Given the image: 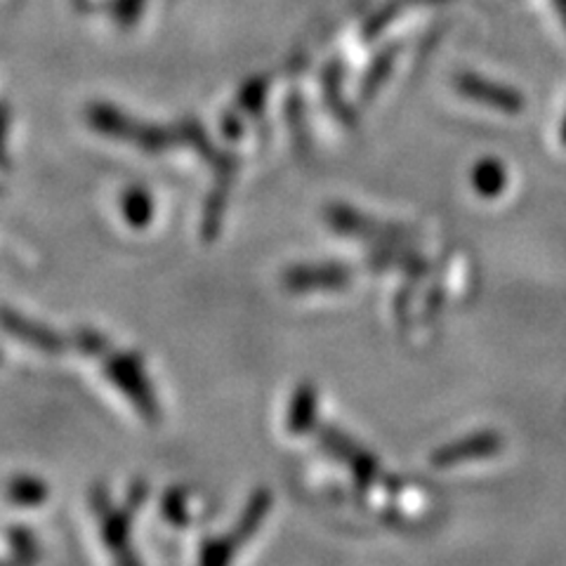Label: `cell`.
<instances>
[{
	"label": "cell",
	"instance_id": "obj_2",
	"mask_svg": "<svg viewBox=\"0 0 566 566\" xmlns=\"http://www.w3.org/2000/svg\"><path fill=\"white\" fill-rule=\"evenodd\" d=\"M326 444H328L333 451H338V455H343V458L347 460V463L352 465L354 474H357V480H359L361 484H368L370 480H374V474H376V460L370 458V455H366L361 449L354 447L349 439H345V437L338 434V432H326Z\"/></svg>",
	"mask_w": 566,
	"mask_h": 566
},
{
	"label": "cell",
	"instance_id": "obj_7",
	"mask_svg": "<svg viewBox=\"0 0 566 566\" xmlns=\"http://www.w3.org/2000/svg\"><path fill=\"white\" fill-rule=\"evenodd\" d=\"M139 8H142V0H123V3H120V14L123 17H135Z\"/></svg>",
	"mask_w": 566,
	"mask_h": 566
},
{
	"label": "cell",
	"instance_id": "obj_8",
	"mask_svg": "<svg viewBox=\"0 0 566 566\" xmlns=\"http://www.w3.org/2000/svg\"><path fill=\"white\" fill-rule=\"evenodd\" d=\"M562 137H564V142H566V123H564V133H562Z\"/></svg>",
	"mask_w": 566,
	"mask_h": 566
},
{
	"label": "cell",
	"instance_id": "obj_6",
	"mask_svg": "<svg viewBox=\"0 0 566 566\" xmlns=\"http://www.w3.org/2000/svg\"><path fill=\"white\" fill-rule=\"evenodd\" d=\"M314 389L312 387H303L297 392L295 401H293V411H291V430L300 432V430H307L312 416H314Z\"/></svg>",
	"mask_w": 566,
	"mask_h": 566
},
{
	"label": "cell",
	"instance_id": "obj_3",
	"mask_svg": "<svg viewBox=\"0 0 566 566\" xmlns=\"http://www.w3.org/2000/svg\"><path fill=\"white\" fill-rule=\"evenodd\" d=\"M460 87H463V91L470 97L480 99L484 104L499 106V109H503V112H520L522 109V99L515 93L505 91V87H495V85L482 83V81H476V78L460 81Z\"/></svg>",
	"mask_w": 566,
	"mask_h": 566
},
{
	"label": "cell",
	"instance_id": "obj_4",
	"mask_svg": "<svg viewBox=\"0 0 566 566\" xmlns=\"http://www.w3.org/2000/svg\"><path fill=\"white\" fill-rule=\"evenodd\" d=\"M472 180H474V187H476V191L482 193V197H499V193L505 189L507 175H505V168L499 161L486 158V161L476 164V168L472 172Z\"/></svg>",
	"mask_w": 566,
	"mask_h": 566
},
{
	"label": "cell",
	"instance_id": "obj_5",
	"mask_svg": "<svg viewBox=\"0 0 566 566\" xmlns=\"http://www.w3.org/2000/svg\"><path fill=\"white\" fill-rule=\"evenodd\" d=\"M349 279L345 270H300L289 276L293 289H338Z\"/></svg>",
	"mask_w": 566,
	"mask_h": 566
},
{
	"label": "cell",
	"instance_id": "obj_1",
	"mask_svg": "<svg viewBox=\"0 0 566 566\" xmlns=\"http://www.w3.org/2000/svg\"><path fill=\"white\" fill-rule=\"evenodd\" d=\"M501 437L495 434H482V437H470L463 441H455V444H449L444 449H439L432 455V463L444 468V465H455V463H465V460H476L491 455L501 449Z\"/></svg>",
	"mask_w": 566,
	"mask_h": 566
}]
</instances>
